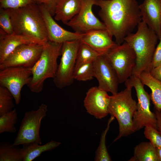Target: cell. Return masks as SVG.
Here are the masks:
<instances>
[{
	"mask_svg": "<svg viewBox=\"0 0 161 161\" xmlns=\"http://www.w3.org/2000/svg\"><path fill=\"white\" fill-rule=\"evenodd\" d=\"M142 21L156 34L161 35V0H144L139 5Z\"/></svg>",
	"mask_w": 161,
	"mask_h": 161,
	"instance_id": "17",
	"label": "cell"
},
{
	"mask_svg": "<svg viewBox=\"0 0 161 161\" xmlns=\"http://www.w3.org/2000/svg\"><path fill=\"white\" fill-rule=\"evenodd\" d=\"M57 0H35L38 4H43L47 8L52 16L55 15L56 3Z\"/></svg>",
	"mask_w": 161,
	"mask_h": 161,
	"instance_id": "33",
	"label": "cell"
},
{
	"mask_svg": "<svg viewBox=\"0 0 161 161\" xmlns=\"http://www.w3.org/2000/svg\"><path fill=\"white\" fill-rule=\"evenodd\" d=\"M155 113L157 120V129L161 133V111H158L154 109Z\"/></svg>",
	"mask_w": 161,
	"mask_h": 161,
	"instance_id": "35",
	"label": "cell"
},
{
	"mask_svg": "<svg viewBox=\"0 0 161 161\" xmlns=\"http://www.w3.org/2000/svg\"><path fill=\"white\" fill-rule=\"evenodd\" d=\"M135 33H131L125 38L134 51L136 61L132 75L138 77L143 72H150L158 37L143 21L138 24Z\"/></svg>",
	"mask_w": 161,
	"mask_h": 161,
	"instance_id": "3",
	"label": "cell"
},
{
	"mask_svg": "<svg viewBox=\"0 0 161 161\" xmlns=\"http://www.w3.org/2000/svg\"><path fill=\"white\" fill-rule=\"evenodd\" d=\"M115 117L111 116L109 119L107 126L102 134L99 144L95 152L94 160L95 161H110L112 159L108 151L106 145V137L109 127L111 123Z\"/></svg>",
	"mask_w": 161,
	"mask_h": 161,
	"instance_id": "26",
	"label": "cell"
},
{
	"mask_svg": "<svg viewBox=\"0 0 161 161\" xmlns=\"http://www.w3.org/2000/svg\"><path fill=\"white\" fill-rule=\"evenodd\" d=\"M32 76V68L23 67H10L0 70V84L10 92L16 105L21 100V91L24 86L30 82Z\"/></svg>",
	"mask_w": 161,
	"mask_h": 161,
	"instance_id": "10",
	"label": "cell"
},
{
	"mask_svg": "<svg viewBox=\"0 0 161 161\" xmlns=\"http://www.w3.org/2000/svg\"><path fill=\"white\" fill-rule=\"evenodd\" d=\"M80 42L77 40L62 44L60 62L53 80L54 83L58 89H63L73 83V73Z\"/></svg>",
	"mask_w": 161,
	"mask_h": 161,
	"instance_id": "9",
	"label": "cell"
},
{
	"mask_svg": "<svg viewBox=\"0 0 161 161\" xmlns=\"http://www.w3.org/2000/svg\"><path fill=\"white\" fill-rule=\"evenodd\" d=\"M18 118L17 111L15 108L0 116V134L5 132L15 133L16 129L15 125Z\"/></svg>",
	"mask_w": 161,
	"mask_h": 161,
	"instance_id": "25",
	"label": "cell"
},
{
	"mask_svg": "<svg viewBox=\"0 0 161 161\" xmlns=\"http://www.w3.org/2000/svg\"><path fill=\"white\" fill-rule=\"evenodd\" d=\"M8 10L14 32L45 45L49 40L44 21L38 4Z\"/></svg>",
	"mask_w": 161,
	"mask_h": 161,
	"instance_id": "2",
	"label": "cell"
},
{
	"mask_svg": "<svg viewBox=\"0 0 161 161\" xmlns=\"http://www.w3.org/2000/svg\"><path fill=\"white\" fill-rule=\"evenodd\" d=\"M125 83L134 87L136 93L137 109L133 118L135 132L147 126H151L157 129L155 114L150 109V95L145 90L144 85L139 77L132 75Z\"/></svg>",
	"mask_w": 161,
	"mask_h": 161,
	"instance_id": "6",
	"label": "cell"
},
{
	"mask_svg": "<svg viewBox=\"0 0 161 161\" xmlns=\"http://www.w3.org/2000/svg\"><path fill=\"white\" fill-rule=\"evenodd\" d=\"M74 80L79 81L90 80L94 78L93 62L83 63L76 66L74 71Z\"/></svg>",
	"mask_w": 161,
	"mask_h": 161,
	"instance_id": "27",
	"label": "cell"
},
{
	"mask_svg": "<svg viewBox=\"0 0 161 161\" xmlns=\"http://www.w3.org/2000/svg\"><path fill=\"white\" fill-rule=\"evenodd\" d=\"M155 147L158 161H161V148Z\"/></svg>",
	"mask_w": 161,
	"mask_h": 161,
	"instance_id": "36",
	"label": "cell"
},
{
	"mask_svg": "<svg viewBox=\"0 0 161 161\" xmlns=\"http://www.w3.org/2000/svg\"><path fill=\"white\" fill-rule=\"evenodd\" d=\"M94 77L97 80L98 87L112 95L118 92L120 84L117 76L104 55H100L93 62Z\"/></svg>",
	"mask_w": 161,
	"mask_h": 161,
	"instance_id": "13",
	"label": "cell"
},
{
	"mask_svg": "<svg viewBox=\"0 0 161 161\" xmlns=\"http://www.w3.org/2000/svg\"><path fill=\"white\" fill-rule=\"evenodd\" d=\"M83 0H57L54 18L66 24L80 11Z\"/></svg>",
	"mask_w": 161,
	"mask_h": 161,
	"instance_id": "19",
	"label": "cell"
},
{
	"mask_svg": "<svg viewBox=\"0 0 161 161\" xmlns=\"http://www.w3.org/2000/svg\"><path fill=\"white\" fill-rule=\"evenodd\" d=\"M14 97L5 87L0 86V116L12 111L14 107Z\"/></svg>",
	"mask_w": 161,
	"mask_h": 161,
	"instance_id": "28",
	"label": "cell"
},
{
	"mask_svg": "<svg viewBox=\"0 0 161 161\" xmlns=\"http://www.w3.org/2000/svg\"><path fill=\"white\" fill-rule=\"evenodd\" d=\"M138 77L144 85L151 89L150 96L154 109L161 111V81L152 77L149 72H143Z\"/></svg>",
	"mask_w": 161,
	"mask_h": 161,
	"instance_id": "20",
	"label": "cell"
},
{
	"mask_svg": "<svg viewBox=\"0 0 161 161\" xmlns=\"http://www.w3.org/2000/svg\"><path fill=\"white\" fill-rule=\"evenodd\" d=\"M129 161H158L156 147L150 142L140 143L134 148V156Z\"/></svg>",
	"mask_w": 161,
	"mask_h": 161,
	"instance_id": "22",
	"label": "cell"
},
{
	"mask_svg": "<svg viewBox=\"0 0 161 161\" xmlns=\"http://www.w3.org/2000/svg\"><path fill=\"white\" fill-rule=\"evenodd\" d=\"M149 72L154 78L161 81V63L157 66L152 68Z\"/></svg>",
	"mask_w": 161,
	"mask_h": 161,
	"instance_id": "34",
	"label": "cell"
},
{
	"mask_svg": "<svg viewBox=\"0 0 161 161\" xmlns=\"http://www.w3.org/2000/svg\"><path fill=\"white\" fill-rule=\"evenodd\" d=\"M110 99V96L107 92L98 86L92 87L86 93L84 106L88 113L97 119H101L109 114Z\"/></svg>",
	"mask_w": 161,
	"mask_h": 161,
	"instance_id": "14",
	"label": "cell"
},
{
	"mask_svg": "<svg viewBox=\"0 0 161 161\" xmlns=\"http://www.w3.org/2000/svg\"><path fill=\"white\" fill-rule=\"evenodd\" d=\"M44 45L31 44L20 45L0 64V69L13 67L32 68L40 58Z\"/></svg>",
	"mask_w": 161,
	"mask_h": 161,
	"instance_id": "11",
	"label": "cell"
},
{
	"mask_svg": "<svg viewBox=\"0 0 161 161\" xmlns=\"http://www.w3.org/2000/svg\"><path fill=\"white\" fill-rule=\"evenodd\" d=\"M125 84V89L110 96L109 114L116 118L119 126V134L114 142L135 132L133 118L137 109V103L132 96L133 87Z\"/></svg>",
	"mask_w": 161,
	"mask_h": 161,
	"instance_id": "4",
	"label": "cell"
},
{
	"mask_svg": "<svg viewBox=\"0 0 161 161\" xmlns=\"http://www.w3.org/2000/svg\"><path fill=\"white\" fill-rule=\"evenodd\" d=\"M95 0H83L81 9L78 13L66 24L75 32L83 34L91 30L106 29L103 23L93 14L92 8Z\"/></svg>",
	"mask_w": 161,
	"mask_h": 161,
	"instance_id": "12",
	"label": "cell"
},
{
	"mask_svg": "<svg viewBox=\"0 0 161 161\" xmlns=\"http://www.w3.org/2000/svg\"><path fill=\"white\" fill-rule=\"evenodd\" d=\"M38 4L45 21L49 41L56 43H63L66 41L80 40L83 34L64 29L55 22L44 5Z\"/></svg>",
	"mask_w": 161,
	"mask_h": 161,
	"instance_id": "15",
	"label": "cell"
},
{
	"mask_svg": "<svg viewBox=\"0 0 161 161\" xmlns=\"http://www.w3.org/2000/svg\"><path fill=\"white\" fill-rule=\"evenodd\" d=\"M100 55L89 46L80 41L77 53L75 66L83 63L93 62Z\"/></svg>",
	"mask_w": 161,
	"mask_h": 161,
	"instance_id": "24",
	"label": "cell"
},
{
	"mask_svg": "<svg viewBox=\"0 0 161 161\" xmlns=\"http://www.w3.org/2000/svg\"><path fill=\"white\" fill-rule=\"evenodd\" d=\"M48 110L47 106L43 103L37 110L25 113L13 145H23L34 143L41 144L40 129L41 121L46 116Z\"/></svg>",
	"mask_w": 161,
	"mask_h": 161,
	"instance_id": "7",
	"label": "cell"
},
{
	"mask_svg": "<svg viewBox=\"0 0 161 161\" xmlns=\"http://www.w3.org/2000/svg\"><path fill=\"white\" fill-rule=\"evenodd\" d=\"M112 37L106 29L95 30L83 34L80 41L102 55L117 45Z\"/></svg>",
	"mask_w": 161,
	"mask_h": 161,
	"instance_id": "16",
	"label": "cell"
},
{
	"mask_svg": "<svg viewBox=\"0 0 161 161\" xmlns=\"http://www.w3.org/2000/svg\"><path fill=\"white\" fill-rule=\"evenodd\" d=\"M104 55L115 72L120 83H125L131 76L135 65L136 57L133 50L124 41Z\"/></svg>",
	"mask_w": 161,
	"mask_h": 161,
	"instance_id": "8",
	"label": "cell"
},
{
	"mask_svg": "<svg viewBox=\"0 0 161 161\" xmlns=\"http://www.w3.org/2000/svg\"><path fill=\"white\" fill-rule=\"evenodd\" d=\"M35 0H0V8L17 9L35 3Z\"/></svg>",
	"mask_w": 161,
	"mask_h": 161,
	"instance_id": "31",
	"label": "cell"
},
{
	"mask_svg": "<svg viewBox=\"0 0 161 161\" xmlns=\"http://www.w3.org/2000/svg\"><path fill=\"white\" fill-rule=\"evenodd\" d=\"M95 5L100 7L99 15L117 45L123 43L142 21L136 0H95Z\"/></svg>",
	"mask_w": 161,
	"mask_h": 161,
	"instance_id": "1",
	"label": "cell"
},
{
	"mask_svg": "<svg viewBox=\"0 0 161 161\" xmlns=\"http://www.w3.org/2000/svg\"><path fill=\"white\" fill-rule=\"evenodd\" d=\"M159 39V42L157 45L154 54L151 64V69L157 66L161 63V35Z\"/></svg>",
	"mask_w": 161,
	"mask_h": 161,
	"instance_id": "32",
	"label": "cell"
},
{
	"mask_svg": "<svg viewBox=\"0 0 161 161\" xmlns=\"http://www.w3.org/2000/svg\"><path fill=\"white\" fill-rule=\"evenodd\" d=\"M0 161H23L21 148L9 142L0 144Z\"/></svg>",
	"mask_w": 161,
	"mask_h": 161,
	"instance_id": "23",
	"label": "cell"
},
{
	"mask_svg": "<svg viewBox=\"0 0 161 161\" xmlns=\"http://www.w3.org/2000/svg\"><path fill=\"white\" fill-rule=\"evenodd\" d=\"M31 44L38 43L31 39L14 32L8 34L0 28V64L20 45Z\"/></svg>",
	"mask_w": 161,
	"mask_h": 161,
	"instance_id": "18",
	"label": "cell"
},
{
	"mask_svg": "<svg viewBox=\"0 0 161 161\" xmlns=\"http://www.w3.org/2000/svg\"><path fill=\"white\" fill-rule=\"evenodd\" d=\"M144 134L155 147L161 148V133L157 129L151 126L145 127Z\"/></svg>",
	"mask_w": 161,
	"mask_h": 161,
	"instance_id": "29",
	"label": "cell"
},
{
	"mask_svg": "<svg viewBox=\"0 0 161 161\" xmlns=\"http://www.w3.org/2000/svg\"><path fill=\"white\" fill-rule=\"evenodd\" d=\"M0 28L8 34L14 33L10 15L7 9H0Z\"/></svg>",
	"mask_w": 161,
	"mask_h": 161,
	"instance_id": "30",
	"label": "cell"
},
{
	"mask_svg": "<svg viewBox=\"0 0 161 161\" xmlns=\"http://www.w3.org/2000/svg\"><path fill=\"white\" fill-rule=\"evenodd\" d=\"M61 143L51 140L45 144L31 143L22 145L23 161H32L45 152L50 151L58 146Z\"/></svg>",
	"mask_w": 161,
	"mask_h": 161,
	"instance_id": "21",
	"label": "cell"
},
{
	"mask_svg": "<svg viewBox=\"0 0 161 161\" xmlns=\"http://www.w3.org/2000/svg\"><path fill=\"white\" fill-rule=\"evenodd\" d=\"M62 44L49 41L44 45L40 58L32 68L31 79L27 85L31 92L40 93L45 80L55 77L58 67L57 59L61 55Z\"/></svg>",
	"mask_w": 161,
	"mask_h": 161,
	"instance_id": "5",
	"label": "cell"
}]
</instances>
